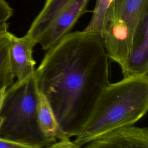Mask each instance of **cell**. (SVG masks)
<instances>
[{"label":"cell","mask_w":148,"mask_h":148,"mask_svg":"<svg viewBox=\"0 0 148 148\" xmlns=\"http://www.w3.org/2000/svg\"><path fill=\"white\" fill-rule=\"evenodd\" d=\"M120 68L123 78L147 75L148 11L144 13L137 28L131 53Z\"/></svg>","instance_id":"6"},{"label":"cell","mask_w":148,"mask_h":148,"mask_svg":"<svg viewBox=\"0 0 148 148\" xmlns=\"http://www.w3.org/2000/svg\"><path fill=\"white\" fill-rule=\"evenodd\" d=\"M13 9L5 0H0V24L6 23L7 20L12 16Z\"/></svg>","instance_id":"12"},{"label":"cell","mask_w":148,"mask_h":148,"mask_svg":"<svg viewBox=\"0 0 148 148\" xmlns=\"http://www.w3.org/2000/svg\"><path fill=\"white\" fill-rule=\"evenodd\" d=\"M109 57L101 36L77 31L49 49L35 76L65 136H76L109 82Z\"/></svg>","instance_id":"1"},{"label":"cell","mask_w":148,"mask_h":148,"mask_svg":"<svg viewBox=\"0 0 148 148\" xmlns=\"http://www.w3.org/2000/svg\"><path fill=\"white\" fill-rule=\"evenodd\" d=\"M8 24L7 23L0 24V37L6 35L8 32Z\"/></svg>","instance_id":"15"},{"label":"cell","mask_w":148,"mask_h":148,"mask_svg":"<svg viewBox=\"0 0 148 148\" xmlns=\"http://www.w3.org/2000/svg\"><path fill=\"white\" fill-rule=\"evenodd\" d=\"M90 0H46L27 35L48 50L71 30L87 12Z\"/></svg>","instance_id":"5"},{"label":"cell","mask_w":148,"mask_h":148,"mask_svg":"<svg viewBox=\"0 0 148 148\" xmlns=\"http://www.w3.org/2000/svg\"><path fill=\"white\" fill-rule=\"evenodd\" d=\"M39 91V90H38ZM38 121L44 135L53 142L69 139L61 131L49 102L39 91L37 106Z\"/></svg>","instance_id":"9"},{"label":"cell","mask_w":148,"mask_h":148,"mask_svg":"<svg viewBox=\"0 0 148 148\" xmlns=\"http://www.w3.org/2000/svg\"><path fill=\"white\" fill-rule=\"evenodd\" d=\"M0 148H38L0 138Z\"/></svg>","instance_id":"13"},{"label":"cell","mask_w":148,"mask_h":148,"mask_svg":"<svg viewBox=\"0 0 148 148\" xmlns=\"http://www.w3.org/2000/svg\"><path fill=\"white\" fill-rule=\"evenodd\" d=\"M9 47L7 34L0 37V91L4 88H8L14 83V77L10 62Z\"/></svg>","instance_id":"10"},{"label":"cell","mask_w":148,"mask_h":148,"mask_svg":"<svg viewBox=\"0 0 148 148\" xmlns=\"http://www.w3.org/2000/svg\"><path fill=\"white\" fill-rule=\"evenodd\" d=\"M87 144L84 148H148V129L127 127Z\"/></svg>","instance_id":"8"},{"label":"cell","mask_w":148,"mask_h":148,"mask_svg":"<svg viewBox=\"0 0 148 148\" xmlns=\"http://www.w3.org/2000/svg\"><path fill=\"white\" fill-rule=\"evenodd\" d=\"M147 109L148 75L109 83L74 143L80 147L119 129L132 126L146 114Z\"/></svg>","instance_id":"2"},{"label":"cell","mask_w":148,"mask_h":148,"mask_svg":"<svg viewBox=\"0 0 148 148\" xmlns=\"http://www.w3.org/2000/svg\"><path fill=\"white\" fill-rule=\"evenodd\" d=\"M148 11V0H112L106 11L101 38L109 59L121 66L131 53L137 28Z\"/></svg>","instance_id":"4"},{"label":"cell","mask_w":148,"mask_h":148,"mask_svg":"<svg viewBox=\"0 0 148 148\" xmlns=\"http://www.w3.org/2000/svg\"><path fill=\"white\" fill-rule=\"evenodd\" d=\"M38 94L35 72L6 88L0 110V138L38 148H47L54 143L40 128Z\"/></svg>","instance_id":"3"},{"label":"cell","mask_w":148,"mask_h":148,"mask_svg":"<svg viewBox=\"0 0 148 148\" xmlns=\"http://www.w3.org/2000/svg\"><path fill=\"white\" fill-rule=\"evenodd\" d=\"M112 1L95 0V7L91 20L83 31L97 34L101 37L104 16L107 8Z\"/></svg>","instance_id":"11"},{"label":"cell","mask_w":148,"mask_h":148,"mask_svg":"<svg viewBox=\"0 0 148 148\" xmlns=\"http://www.w3.org/2000/svg\"><path fill=\"white\" fill-rule=\"evenodd\" d=\"M6 90V88H4L2 89L0 91V110H1L2 103V102H3V98H4V96H5ZM2 121V119L1 118V117L0 116V127H1V125Z\"/></svg>","instance_id":"16"},{"label":"cell","mask_w":148,"mask_h":148,"mask_svg":"<svg viewBox=\"0 0 148 148\" xmlns=\"http://www.w3.org/2000/svg\"><path fill=\"white\" fill-rule=\"evenodd\" d=\"M47 148H80L74 142L71 141L69 138L63 140H60L58 142H56L52 143Z\"/></svg>","instance_id":"14"},{"label":"cell","mask_w":148,"mask_h":148,"mask_svg":"<svg viewBox=\"0 0 148 148\" xmlns=\"http://www.w3.org/2000/svg\"><path fill=\"white\" fill-rule=\"evenodd\" d=\"M7 36L9 40V58L12 73L17 80L26 79L34 73L35 61L32 52L35 43L27 35L17 37L9 32Z\"/></svg>","instance_id":"7"}]
</instances>
